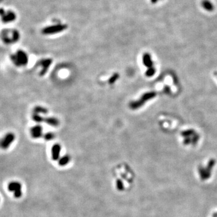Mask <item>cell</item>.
Returning <instances> with one entry per match:
<instances>
[{"instance_id":"cell-3","label":"cell","mask_w":217,"mask_h":217,"mask_svg":"<svg viewBox=\"0 0 217 217\" xmlns=\"http://www.w3.org/2000/svg\"><path fill=\"white\" fill-rule=\"evenodd\" d=\"M7 188L9 191L14 192V196L16 198H20L23 195L22 185L20 182L16 181L11 182L9 184Z\"/></svg>"},{"instance_id":"cell-22","label":"cell","mask_w":217,"mask_h":217,"mask_svg":"<svg viewBox=\"0 0 217 217\" xmlns=\"http://www.w3.org/2000/svg\"><path fill=\"white\" fill-rule=\"evenodd\" d=\"M44 137L46 141H51L54 138V135L52 133L48 132V133H47L46 134H45Z\"/></svg>"},{"instance_id":"cell-7","label":"cell","mask_w":217,"mask_h":217,"mask_svg":"<svg viewBox=\"0 0 217 217\" xmlns=\"http://www.w3.org/2000/svg\"><path fill=\"white\" fill-rule=\"evenodd\" d=\"M32 138L38 139L42 136V127L40 125H36L31 129L30 130Z\"/></svg>"},{"instance_id":"cell-5","label":"cell","mask_w":217,"mask_h":217,"mask_svg":"<svg viewBox=\"0 0 217 217\" xmlns=\"http://www.w3.org/2000/svg\"><path fill=\"white\" fill-rule=\"evenodd\" d=\"M52 59H50V58L43 59V60H42L39 62V65L42 68V70L40 72V76H43L47 73V71L49 69V67L50 66V65L52 63Z\"/></svg>"},{"instance_id":"cell-14","label":"cell","mask_w":217,"mask_h":217,"mask_svg":"<svg viewBox=\"0 0 217 217\" xmlns=\"http://www.w3.org/2000/svg\"><path fill=\"white\" fill-rule=\"evenodd\" d=\"M34 112L35 114H46L48 113V110L46 108L40 106H36L34 109H33Z\"/></svg>"},{"instance_id":"cell-6","label":"cell","mask_w":217,"mask_h":217,"mask_svg":"<svg viewBox=\"0 0 217 217\" xmlns=\"http://www.w3.org/2000/svg\"><path fill=\"white\" fill-rule=\"evenodd\" d=\"M61 151V147L59 143L53 145L51 148V157L53 160H58L59 159Z\"/></svg>"},{"instance_id":"cell-9","label":"cell","mask_w":217,"mask_h":217,"mask_svg":"<svg viewBox=\"0 0 217 217\" xmlns=\"http://www.w3.org/2000/svg\"><path fill=\"white\" fill-rule=\"evenodd\" d=\"M1 17L3 22L6 23L14 21L16 18V15L11 11H8L5 12V13Z\"/></svg>"},{"instance_id":"cell-10","label":"cell","mask_w":217,"mask_h":217,"mask_svg":"<svg viewBox=\"0 0 217 217\" xmlns=\"http://www.w3.org/2000/svg\"><path fill=\"white\" fill-rule=\"evenodd\" d=\"M142 62L143 64L148 68L153 66V61L151 60V58L150 54H149L148 52L143 54L142 57Z\"/></svg>"},{"instance_id":"cell-20","label":"cell","mask_w":217,"mask_h":217,"mask_svg":"<svg viewBox=\"0 0 217 217\" xmlns=\"http://www.w3.org/2000/svg\"><path fill=\"white\" fill-rule=\"evenodd\" d=\"M119 74L118 73H115L114 74H113L111 78L108 80V83L109 84H114L118 79H119Z\"/></svg>"},{"instance_id":"cell-15","label":"cell","mask_w":217,"mask_h":217,"mask_svg":"<svg viewBox=\"0 0 217 217\" xmlns=\"http://www.w3.org/2000/svg\"><path fill=\"white\" fill-rule=\"evenodd\" d=\"M20 38V33H18L17 30H13L12 33V42H16L18 40H19Z\"/></svg>"},{"instance_id":"cell-16","label":"cell","mask_w":217,"mask_h":217,"mask_svg":"<svg viewBox=\"0 0 217 217\" xmlns=\"http://www.w3.org/2000/svg\"><path fill=\"white\" fill-rule=\"evenodd\" d=\"M32 118L33 119V121H34L35 122H38V123H40L44 121V118H42L41 116H40L38 114H34L32 116Z\"/></svg>"},{"instance_id":"cell-18","label":"cell","mask_w":217,"mask_h":217,"mask_svg":"<svg viewBox=\"0 0 217 217\" xmlns=\"http://www.w3.org/2000/svg\"><path fill=\"white\" fill-rule=\"evenodd\" d=\"M11 59L13 61V63L16 66H21V63L19 60V59H18V58L17 56H16V54H13V55L11 56Z\"/></svg>"},{"instance_id":"cell-8","label":"cell","mask_w":217,"mask_h":217,"mask_svg":"<svg viewBox=\"0 0 217 217\" xmlns=\"http://www.w3.org/2000/svg\"><path fill=\"white\" fill-rule=\"evenodd\" d=\"M16 54L21 63V66H25L28 64V58L27 54L24 51L22 50H18Z\"/></svg>"},{"instance_id":"cell-1","label":"cell","mask_w":217,"mask_h":217,"mask_svg":"<svg viewBox=\"0 0 217 217\" xmlns=\"http://www.w3.org/2000/svg\"><path fill=\"white\" fill-rule=\"evenodd\" d=\"M156 94L154 92H149L143 94L141 98L136 101H132L130 104V107L133 110H136L141 107L148 100H150L155 97Z\"/></svg>"},{"instance_id":"cell-24","label":"cell","mask_w":217,"mask_h":217,"mask_svg":"<svg viewBox=\"0 0 217 217\" xmlns=\"http://www.w3.org/2000/svg\"><path fill=\"white\" fill-rule=\"evenodd\" d=\"M213 217H217V212L215 213L213 215Z\"/></svg>"},{"instance_id":"cell-17","label":"cell","mask_w":217,"mask_h":217,"mask_svg":"<svg viewBox=\"0 0 217 217\" xmlns=\"http://www.w3.org/2000/svg\"><path fill=\"white\" fill-rule=\"evenodd\" d=\"M199 173H200V175L201 177V179L202 180H207L206 178V170L205 168L200 167L199 168Z\"/></svg>"},{"instance_id":"cell-19","label":"cell","mask_w":217,"mask_h":217,"mask_svg":"<svg viewBox=\"0 0 217 217\" xmlns=\"http://www.w3.org/2000/svg\"><path fill=\"white\" fill-rule=\"evenodd\" d=\"M116 186H117V188L118 191H122L124 189V184L122 182V180H119V179H118L117 180V182H116Z\"/></svg>"},{"instance_id":"cell-23","label":"cell","mask_w":217,"mask_h":217,"mask_svg":"<svg viewBox=\"0 0 217 217\" xmlns=\"http://www.w3.org/2000/svg\"><path fill=\"white\" fill-rule=\"evenodd\" d=\"M157 1H158V0H151V2L152 3H153V4H154V3H157Z\"/></svg>"},{"instance_id":"cell-11","label":"cell","mask_w":217,"mask_h":217,"mask_svg":"<svg viewBox=\"0 0 217 217\" xmlns=\"http://www.w3.org/2000/svg\"><path fill=\"white\" fill-rule=\"evenodd\" d=\"M215 160L212 159V160H210L209 162V163H208V165H207L206 168H205L206 173V178H207V179H209V177H210V175H211V171H212V170L213 167H214V165H215Z\"/></svg>"},{"instance_id":"cell-12","label":"cell","mask_w":217,"mask_h":217,"mask_svg":"<svg viewBox=\"0 0 217 217\" xmlns=\"http://www.w3.org/2000/svg\"><path fill=\"white\" fill-rule=\"evenodd\" d=\"M44 121L52 127H57L59 124V120L58 119H56V118H54V117L45 118H44Z\"/></svg>"},{"instance_id":"cell-21","label":"cell","mask_w":217,"mask_h":217,"mask_svg":"<svg viewBox=\"0 0 217 217\" xmlns=\"http://www.w3.org/2000/svg\"><path fill=\"white\" fill-rule=\"evenodd\" d=\"M155 74V69L152 66L150 68H149L146 72V75L147 77H151Z\"/></svg>"},{"instance_id":"cell-2","label":"cell","mask_w":217,"mask_h":217,"mask_svg":"<svg viewBox=\"0 0 217 217\" xmlns=\"http://www.w3.org/2000/svg\"><path fill=\"white\" fill-rule=\"evenodd\" d=\"M67 28L68 25L66 24L58 23L44 28L42 30V33L45 35L54 34L66 30Z\"/></svg>"},{"instance_id":"cell-4","label":"cell","mask_w":217,"mask_h":217,"mask_svg":"<svg viewBox=\"0 0 217 217\" xmlns=\"http://www.w3.org/2000/svg\"><path fill=\"white\" fill-rule=\"evenodd\" d=\"M15 139V135L13 133H7L3 138L1 142H0V147H1L3 149H8Z\"/></svg>"},{"instance_id":"cell-13","label":"cell","mask_w":217,"mask_h":217,"mask_svg":"<svg viewBox=\"0 0 217 217\" xmlns=\"http://www.w3.org/2000/svg\"><path fill=\"white\" fill-rule=\"evenodd\" d=\"M70 157L68 155H65L63 157H62L60 159H59L58 161V164L59 165L61 166V167H64L66 166L68 163L70 161Z\"/></svg>"}]
</instances>
